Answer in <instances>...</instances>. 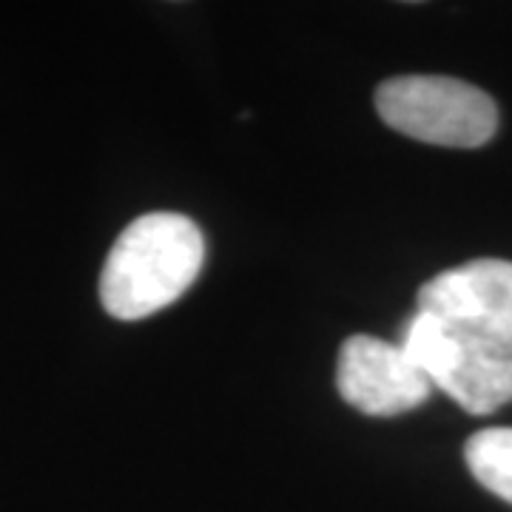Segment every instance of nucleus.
I'll use <instances>...</instances> for the list:
<instances>
[{
	"label": "nucleus",
	"instance_id": "f03ea898",
	"mask_svg": "<svg viewBox=\"0 0 512 512\" xmlns=\"http://www.w3.org/2000/svg\"><path fill=\"white\" fill-rule=\"evenodd\" d=\"M376 111L404 137L444 148L484 146L498 128V109L490 94L441 74L384 80L376 89Z\"/></svg>",
	"mask_w": 512,
	"mask_h": 512
},
{
	"label": "nucleus",
	"instance_id": "f257e3e1",
	"mask_svg": "<svg viewBox=\"0 0 512 512\" xmlns=\"http://www.w3.org/2000/svg\"><path fill=\"white\" fill-rule=\"evenodd\" d=\"M205 239L197 222L174 211H151L111 245L100 302L109 316L134 322L177 302L200 276Z\"/></svg>",
	"mask_w": 512,
	"mask_h": 512
},
{
	"label": "nucleus",
	"instance_id": "423d86ee",
	"mask_svg": "<svg viewBox=\"0 0 512 512\" xmlns=\"http://www.w3.org/2000/svg\"><path fill=\"white\" fill-rule=\"evenodd\" d=\"M464 461L481 487L512 504V427H487L464 444Z\"/></svg>",
	"mask_w": 512,
	"mask_h": 512
},
{
	"label": "nucleus",
	"instance_id": "7ed1b4c3",
	"mask_svg": "<svg viewBox=\"0 0 512 512\" xmlns=\"http://www.w3.org/2000/svg\"><path fill=\"white\" fill-rule=\"evenodd\" d=\"M404 353L453 402L490 416L512 402V356L478 342L430 313L416 311L402 330Z\"/></svg>",
	"mask_w": 512,
	"mask_h": 512
},
{
	"label": "nucleus",
	"instance_id": "20e7f679",
	"mask_svg": "<svg viewBox=\"0 0 512 512\" xmlns=\"http://www.w3.org/2000/svg\"><path fill=\"white\" fill-rule=\"evenodd\" d=\"M419 311L512 356V262L470 259L433 276L421 285Z\"/></svg>",
	"mask_w": 512,
	"mask_h": 512
},
{
	"label": "nucleus",
	"instance_id": "39448f33",
	"mask_svg": "<svg viewBox=\"0 0 512 512\" xmlns=\"http://www.w3.org/2000/svg\"><path fill=\"white\" fill-rule=\"evenodd\" d=\"M336 387L342 399L365 416H402L430 399L433 384L402 345L356 333L345 339L336 362Z\"/></svg>",
	"mask_w": 512,
	"mask_h": 512
}]
</instances>
